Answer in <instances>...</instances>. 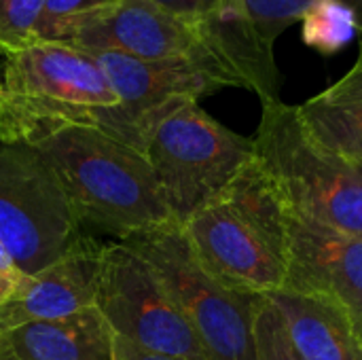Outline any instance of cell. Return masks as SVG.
Here are the masks:
<instances>
[{"label":"cell","instance_id":"cell-23","mask_svg":"<svg viewBox=\"0 0 362 360\" xmlns=\"http://www.w3.org/2000/svg\"><path fill=\"white\" fill-rule=\"evenodd\" d=\"M0 274H4V276L13 278V280H17V282L23 278V274L17 269L15 261L11 259V255H8V250L4 248V244H2V242H0Z\"/></svg>","mask_w":362,"mask_h":360},{"label":"cell","instance_id":"cell-21","mask_svg":"<svg viewBox=\"0 0 362 360\" xmlns=\"http://www.w3.org/2000/svg\"><path fill=\"white\" fill-rule=\"evenodd\" d=\"M151 2L180 17H187L193 21H208L235 0H151Z\"/></svg>","mask_w":362,"mask_h":360},{"label":"cell","instance_id":"cell-1","mask_svg":"<svg viewBox=\"0 0 362 360\" xmlns=\"http://www.w3.org/2000/svg\"><path fill=\"white\" fill-rule=\"evenodd\" d=\"M182 229L204 267L227 286L261 297L284 286L288 206L257 159Z\"/></svg>","mask_w":362,"mask_h":360},{"label":"cell","instance_id":"cell-17","mask_svg":"<svg viewBox=\"0 0 362 360\" xmlns=\"http://www.w3.org/2000/svg\"><path fill=\"white\" fill-rule=\"evenodd\" d=\"M312 2L314 0H242V8L255 32L269 47H274L280 34H284L295 21H299ZM344 2L358 13L362 23V0H344Z\"/></svg>","mask_w":362,"mask_h":360},{"label":"cell","instance_id":"cell-9","mask_svg":"<svg viewBox=\"0 0 362 360\" xmlns=\"http://www.w3.org/2000/svg\"><path fill=\"white\" fill-rule=\"evenodd\" d=\"M98 312L115 337L168 356L206 360L204 348L153 265L123 242L106 244Z\"/></svg>","mask_w":362,"mask_h":360},{"label":"cell","instance_id":"cell-7","mask_svg":"<svg viewBox=\"0 0 362 360\" xmlns=\"http://www.w3.org/2000/svg\"><path fill=\"white\" fill-rule=\"evenodd\" d=\"M81 238V223L40 151L0 142V242L17 269L34 276Z\"/></svg>","mask_w":362,"mask_h":360},{"label":"cell","instance_id":"cell-4","mask_svg":"<svg viewBox=\"0 0 362 360\" xmlns=\"http://www.w3.org/2000/svg\"><path fill=\"white\" fill-rule=\"evenodd\" d=\"M252 142L255 159L293 212L362 238V166L318 142L295 104L263 102Z\"/></svg>","mask_w":362,"mask_h":360},{"label":"cell","instance_id":"cell-19","mask_svg":"<svg viewBox=\"0 0 362 360\" xmlns=\"http://www.w3.org/2000/svg\"><path fill=\"white\" fill-rule=\"evenodd\" d=\"M112 2L115 0H45L36 25V42H64L81 19Z\"/></svg>","mask_w":362,"mask_h":360},{"label":"cell","instance_id":"cell-24","mask_svg":"<svg viewBox=\"0 0 362 360\" xmlns=\"http://www.w3.org/2000/svg\"><path fill=\"white\" fill-rule=\"evenodd\" d=\"M15 289H17V280H13V278L0 274V306L6 303V301L13 297Z\"/></svg>","mask_w":362,"mask_h":360},{"label":"cell","instance_id":"cell-8","mask_svg":"<svg viewBox=\"0 0 362 360\" xmlns=\"http://www.w3.org/2000/svg\"><path fill=\"white\" fill-rule=\"evenodd\" d=\"M110 81L119 106L108 136L144 153L153 129L187 102L240 87L238 76L214 55L146 62L117 51H87Z\"/></svg>","mask_w":362,"mask_h":360},{"label":"cell","instance_id":"cell-12","mask_svg":"<svg viewBox=\"0 0 362 360\" xmlns=\"http://www.w3.org/2000/svg\"><path fill=\"white\" fill-rule=\"evenodd\" d=\"M106 244L83 236L62 259L17 282L13 297L0 306V331L36 320L72 316L95 303Z\"/></svg>","mask_w":362,"mask_h":360},{"label":"cell","instance_id":"cell-6","mask_svg":"<svg viewBox=\"0 0 362 360\" xmlns=\"http://www.w3.org/2000/svg\"><path fill=\"white\" fill-rule=\"evenodd\" d=\"M144 157L172 221L185 225L255 159V142L225 127L199 102H187L153 129Z\"/></svg>","mask_w":362,"mask_h":360},{"label":"cell","instance_id":"cell-18","mask_svg":"<svg viewBox=\"0 0 362 360\" xmlns=\"http://www.w3.org/2000/svg\"><path fill=\"white\" fill-rule=\"evenodd\" d=\"M45 0H0V55H11L36 42V25Z\"/></svg>","mask_w":362,"mask_h":360},{"label":"cell","instance_id":"cell-20","mask_svg":"<svg viewBox=\"0 0 362 360\" xmlns=\"http://www.w3.org/2000/svg\"><path fill=\"white\" fill-rule=\"evenodd\" d=\"M255 342L259 360H301L286 335L278 310L267 297L263 299L255 318Z\"/></svg>","mask_w":362,"mask_h":360},{"label":"cell","instance_id":"cell-22","mask_svg":"<svg viewBox=\"0 0 362 360\" xmlns=\"http://www.w3.org/2000/svg\"><path fill=\"white\" fill-rule=\"evenodd\" d=\"M115 360H195V359H180V356H168V354H155V352H146L140 350L136 346H132L129 342L123 339H115Z\"/></svg>","mask_w":362,"mask_h":360},{"label":"cell","instance_id":"cell-15","mask_svg":"<svg viewBox=\"0 0 362 360\" xmlns=\"http://www.w3.org/2000/svg\"><path fill=\"white\" fill-rule=\"evenodd\" d=\"M297 108L318 142L362 166V38L354 66Z\"/></svg>","mask_w":362,"mask_h":360},{"label":"cell","instance_id":"cell-13","mask_svg":"<svg viewBox=\"0 0 362 360\" xmlns=\"http://www.w3.org/2000/svg\"><path fill=\"white\" fill-rule=\"evenodd\" d=\"M115 333L95 306L0 331V360H115Z\"/></svg>","mask_w":362,"mask_h":360},{"label":"cell","instance_id":"cell-2","mask_svg":"<svg viewBox=\"0 0 362 360\" xmlns=\"http://www.w3.org/2000/svg\"><path fill=\"white\" fill-rule=\"evenodd\" d=\"M55 172L81 227L125 240L172 223L144 153L98 127H64L34 144Z\"/></svg>","mask_w":362,"mask_h":360},{"label":"cell","instance_id":"cell-5","mask_svg":"<svg viewBox=\"0 0 362 360\" xmlns=\"http://www.w3.org/2000/svg\"><path fill=\"white\" fill-rule=\"evenodd\" d=\"M121 242L159 274L206 360H259L255 318L265 297L235 291L210 274L193 252L182 225L172 221Z\"/></svg>","mask_w":362,"mask_h":360},{"label":"cell","instance_id":"cell-16","mask_svg":"<svg viewBox=\"0 0 362 360\" xmlns=\"http://www.w3.org/2000/svg\"><path fill=\"white\" fill-rule=\"evenodd\" d=\"M299 21L303 42L322 55H335L362 36L358 13L344 0H314Z\"/></svg>","mask_w":362,"mask_h":360},{"label":"cell","instance_id":"cell-14","mask_svg":"<svg viewBox=\"0 0 362 360\" xmlns=\"http://www.w3.org/2000/svg\"><path fill=\"white\" fill-rule=\"evenodd\" d=\"M301 360H362V342L348 316L322 299L276 291L267 295Z\"/></svg>","mask_w":362,"mask_h":360},{"label":"cell","instance_id":"cell-11","mask_svg":"<svg viewBox=\"0 0 362 360\" xmlns=\"http://www.w3.org/2000/svg\"><path fill=\"white\" fill-rule=\"evenodd\" d=\"M280 291L333 303L362 342V238L288 208V267Z\"/></svg>","mask_w":362,"mask_h":360},{"label":"cell","instance_id":"cell-10","mask_svg":"<svg viewBox=\"0 0 362 360\" xmlns=\"http://www.w3.org/2000/svg\"><path fill=\"white\" fill-rule=\"evenodd\" d=\"M64 42L83 51H117L146 62L202 55L225 62L210 42L206 21L174 15L151 0H115L81 19Z\"/></svg>","mask_w":362,"mask_h":360},{"label":"cell","instance_id":"cell-3","mask_svg":"<svg viewBox=\"0 0 362 360\" xmlns=\"http://www.w3.org/2000/svg\"><path fill=\"white\" fill-rule=\"evenodd\" d=\"M117 106L98 62L66 42H34L0 64V142L38 144L72 125L106 134Z\"/></svg>","mask_w":362,"mask_h":360}]
</instances>
